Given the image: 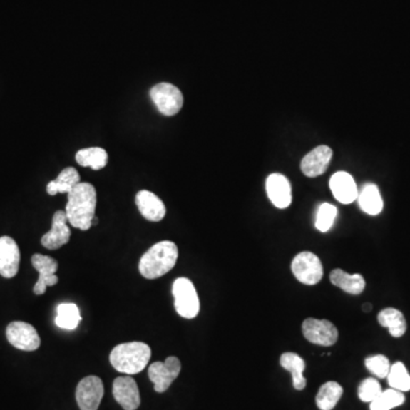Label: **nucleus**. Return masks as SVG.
<instances>
[{
  "mask_svg": "<svg viewBox=\"0 0 410 410\" xmlns=\"http://www.w3.org/2000/svg\"><path fill=\"white\" fill-rule=\"evenodd\" d=\"M97 193L91 183H81L68 194L66 213L68 224L80 230H91L96 211Z\"/></svg>",
  "mask_w": 410,
  "mask_h": 410,
  "instance_id": "1",
  "label": "nucleus"
},
{
  "mask_svg": "<svg viewBox=\"0 0 410 410\" xmlns=\"http://www.w3.org/2000/svg\"><path fill=\"white\" fill-rule=\"evenodd\" d=\"M178 259V247L173 242L163 241L152 246L139 261V272L146 280H156L173 269Z\"/></svg>",
  "mask_w": 410,
  "mask_h": 410,
  "instance_id": "2",
  "label": "nucleus"
},
{
  "mask_svg": "<svg viewBox=\"0 0 410 410\" xmlns=\"http://www.w3.org/2000/svg\"><path fill=\"white\" fill-rule=\"evenodd\" d=\"M150 356L152 351L146 343H122L111 351L110 362L116 371L135 375L144 371L150 362Z\"/></svg>",
  "mask_w": 410,
  "mask_h": 410,
  "instance_id": "3",
  "label": "nucleus"
},
{
  "mask_svg": "<svg viewBox=\"0 0 410 410\" xmlns=\"http://www.w3.org/2000/svg\"><path fill=\"white\" fill-rule=\"evenodd\" d=\"M175 312L186 319H193L200 312V299L195 286L188 278L180 277L173 285Z\"/></svg>",
  "mask_w": 410,
  "mask_h": 410,
  "instance_id": "4",
  "label": "nucleus"
},
{
  "mask_svg": "<svg viewBox=\"0 0 410 410\" xmlns=\"http://www.w3.org/2000/svg\"><path fill=\"white\" fill-rule=\"evenodd\" d=\"M150 96L160 113L165 116L178 114L184 105V96L179 88L169 82H161L154 86L150 89Z\"/></svg>",
  "mask_w": 410,
  "mask_h": 410,
  "instance_id": "5",
  "label": "nucleus"
},
{
  "mask_svg": "<svg viewBox=\"0 0 410 410\" xmlns=\"http://www.w3.org/2000/svg\"><path fill=\"white\" fill-rule=\"evenodd\" d=\"M291 269L295 278L304 285H316L323 278L322 261L312 252H301L295 255Z\"/></svg>",
  "mask_w": 410,
  "mask_h": 410,
  "instance_id": "6",
  "label": "nucleus"
},
{
  "mask_svg": "<svg viewBox=\"0 0 410 410\" xmlns=\"http://www.w3.org/2000/svg\"><path fill=\"white\" fill-rule=\"evenodd\" d=\"M181 371V362L177 357H168L165 362H153L148 367V377L158 394H163L173 384Z\"/></svg>",
  "mask_w": 410,
  "mask_h": 410,
  "instance_id": "7",
  "label": "nucleus"
},
{
  "mask_svg": "<svg viewBox=\"0 0 410 410\" xmlns=\"http://www.w3.org/2000/svg\"><path fill=\"white\" fill-rule=\"evenodd\" d=\"M302 333L309 342L323 347H332L339 339L337 328L326 319L307 318L302 324Z\"/></svg>",
  "mask_w": 410,
  "mask_h": 410,
  "instance_id": "8",
  "label": "nucleus"
},
{
  "mask_svg": "<svg viewBox=\"0 0 410 410\" xmlns=\"http://www.w3.org/2000/svg\"><path fill=\"white\" fill-rule=\"evenodd\" d=\"M104 396V385L99 377H85L80 381L76 391V399L80 410H97Z\"/></svg>",
  "mask_w": 410,
  "mask_h": 410,
  "instance_id": "9",
  "label": "nucleus"
},
{
  "mask_svg": "<svg viewBox=\"0 0 410 410\" xmlns=\"http://www.w3.org/2000/svg\"><path fill=\"white\" fill-rule=\"evenodd\" d=\"M6 337L14 348L23 351L37 350L41 343L36 328L24 322H13L9 324L6 329Z\"/></svg>",
  "mask_w": 410,
  "mask_h": 410,
  "instance_id": "10",
  "label": "nucleus"
},
{
  "mask_svg": "<svg viewBox=\"0 0 410 410\" xmlns=\"http://www.w3.org/2000/svg\"><path fill=\"white\" fill-rule=\"evenodd\" d=\"M32 266L39 272V278L34 285V292L36 295H43L48 286H54L58 283L56 272L58 262L53 257L43 255H32Z\"/></svg>",
  "mask_w": 410,
  "mask_h": 410,
  "instance_id": "11",
  "label": "nucleus"
},
{
  "mask_svg": "<svg viewBox=\"0 0 410 410\" xmlns=\"http://www.w3.org/2000/svg\"><path fill=\"white\" fill-rule=\"evenodd\" d=\"M113 396L125 410H136L140 406V394L136 381L130 376L114 379Z\"/></svg>",
  "mask_w": 410,
  "mask_h": 410,
  "instance_id": "12",
  "label": "nucleus"
},
{
  "mask_svg": "<svg viewBox=\"0 0 410 410\" xmlns=\"http://www.w3.org/2000/svg\"><path fill=\"white\" fill-rule=\"evenodd\" d=\"M68 217L66 211H57L53 217L51 230L41 238V244L46 249L57 250L68 243L71 237V230L68 226Z\"/></svg>",
  "mask_w": 410,
  "mask_h": 410,
  "instance_id": "13",
  "label": "nucleus"
},
{
  "mask_svg": "<svg viewBox=\"0 0 410 410\" xmlns=\"http://www.w3.org/2000/svg\"><path fill=\"white\" fill-rule=\"evenodd\" d=\"M20 249L9 236L0 237V275L5 278L16 276L20 268Z\"/></svg>",
  "mask_w": 410,
  "mask_h": 410,
  "instance_id": "14",
  "label": "nucleus"
},
{
  "mask_svg": "<svg viewBox=\"0 0 410 410\" xmlns=\"http://www.w3.org/2000/svg\"><path fill=\"white\" fill-rule=\"evenodd\" d=\"M269 200L278 209H286L292 203V187L289 179L280 173H272L266 181Z\"/></svg>",
  "mask_w": 410,
  "mask_h": 410,
  "instance_id": "15",
  "label": "nucleus"
},
{
  "mask_svg": "<svg viewBox=\"0 0 410 410\" xmlns=\"http://www.w3.org/2000/svg\"><path fill=\"white\" fill-rule=\"evenodd\" d=\"M332 155H333V150L331 148H328L326 145H320L303 158L301 161L302 173L310 178L323 175L329 165Z\"/></svg>",
  "mask_w": 410,
  "mask_h": 410,
  "instance_id": "16",
  "label": "nucleus"
},
{
  "mask_svg": "<svg viewBox=\"0 0 410 410\" xmlns=\"http://www.w3.org/2000/svg\"><path fill=\"white\" fill-rule=\"evenodd\" d=\"M329 187L334 198L342 204L352 203L356 201L359 194L354 177L345 171L334 173L329 180Z\"/></svg>",
  "mask_w": 410,
  "mask_h": 410,
  "instance_id": "17",
  "label": "nucleus"
},
{
  "mask_svg": "<svg viewBox=\"0 0 410 410\" xmlns=\"http://www.w3.org/2000/svg\"><path fill=\"white\" fill-rule=\"evenodd\" d=\"M139 212L146 220L159 222L165 217L167 209L159 196L150 190H143L136 195Z\"/></svg>",
  "mask_w": 410,
  "mask_h": 410,
  "instance_id": "18",
  "label": "nucleus"
},
{
  "mask_svg": "<svg viewBox=\"0 0 410 410\" xmlns=\"http://www.w3.org/2000/svg\"><path fill=\"white\" fill-rule=\"evenodd\" d=\"M329 280L334 286H337L349 294H362L366 287L365 278L362 277V275H350L342 269H334L329 275Z\"/></svg>",
  "mask_w": 410,
  "mask_h": 410,
  "instance_id": "19",
  "label": "nucleus"
},
{
  "mask_svg": "<svg viewBox=\"0 0 410 410\" xmlns=\"http://www.w3.org/2000/svg\"><path fill=\"white\" fill-rule=\"evenodd\" d=\"M280 366L291 373L295 390L302 391L306 389L307 379L303 376V371L306 369V362L299 354L294 352H285L282 354Z\"/></svg>",
  "mask_w": 410,
  "mask_h": 410,
  "instance_id": "20",
  "label": "nucleus"
},
{
  "mask_svg": "<svg viewBox=\"0 0 410 410\" xmlns=\"http://www.w3.org/2000/svg\"><path fill=\"white\" fill-rule=\"evenodd\" d=\"M360 209L369 215H377L382 212L383 198L379 187L375 184H366L358 194Z\"/></svg>",
  "mask_w": 410,
  "mask_h": 410,
  "instance_id": "21",
  "label": "nucleus"
},
{
  "mask_svg": "<svg viewBox=\"0 0 410 410\" xmlns=\"http://www.w3.org/2000/svg\"><path fill=\"white\" fill-rule=\"evenodd\" d=\"M377 320L379 325L388 328L389 333L396 339L404 337L407 331L405 316L398 309H383L382 312H379Z\"/></svg>",
  "mask_w": 410,
  "mask_h": 410,
  "instance_id": "22",
  "label": "nucleus"
},
{
  "mask_svg": "<svg viewBox=\"0 0 410 410\" xmlns=\"http://www.w3.org/2000/svg\"><path fill=\"white\" fill-rule=\"evenodd\" d=\"M76 161L81 167L91 168L98 171L106 167L108 161V154L102 148H88L78 150L76 154Z\"/></svg>",
  "mask_w": 410,
  "mask_h": 410,
  "instance_id": "23",
  "label": "nucleus"
},
{
  "mask_svg": "<svg viewBox=\"0 0 410 410\" xmlns=\"http://www.w3.org/2000/svg\"><path fill=\"white\" fill-rule=\"evenodd\" d=\"M80 183V175L77 169L70 167L61 171L60 175L55 180H51L47 185V193L49 195H56L57 193H68L71 192L72 188L77 186Z\"/></svg>",
  "mask_w": 410,
  "mask_h": 410,
  "instance_id": "24",
  "label": "nucleus"
},
{
  "mask_svg": "<svg viewBox=\"0 0 410 410\" xmlns=\"http://www.w3.org/2000/svg\"><path fill=\"white\" fill-rule=\"evenodd\" d=\"M342 394L343 389L339 383H325L318 391L316 405L320 410H332L337 405Z\"/></svg>",
  "mask_w": 410,
  "mask_h": 410,
  "instance_id": "25",
  "label": "nucleus"
},
{
  "mask_svg": "<svg viewBox=\"0 0 410 410\" xmlns=\"http://www.w3.org/2000/svg\"><path fill=\"white\" fill-rule=\"evenodd\" d=\"M81 322L79 308L74 303H62L57 307L55 324L63 329H76Z\"/></svg>",
  "mask_w": 410,
  "mask_h": 410,
  "instance_id": "26",
  "label": "nucleus"
},
{
  "mask_svg": "<svg viewBox=\"0 0 410 410\" xmlns=\"http://www.w3.org/2000/svg\"><path fill=\"white\" fill-rule=\"evenodd\" d=\"M406 398L404 392L389 389L382 391L376 399L371 402V410H391L404 405Z\"/></svg>",
  "mask_w": 410,
  "mask_h": 410,
  "instance_id": "27",
  "label": "nucleus"
},
{
  "mask_svg": "<svg viewBox=\"0 0 410 410\" xmlns=\"http://www.w3.org/2000/svg\"><path fill=\"white\" fill-rule=\"evenodd\" d=\"M386 379H388L391 389L400 391V392L410 391V374L408 373L407 368L402 362H396L394 365H391Z\"/></svg>",
  "mask_w": 410,
  "mask_h": 410,
  "instance_id": "28",
  "label": "nucleus"
},
{
  "mask_svg": "<svg viewBox=\"0 0 410 410\" xmlns=\"http://www.w3.org/2000/svg\"><path fill=\"white\" fill-rule=\"evenodd\" d=\"M337 215V209L334 207L333 204H322L319 209H318L317 218H316V228L322 232H328L333 226Z\"/></svg>",
  "mask_w": 410,
  "mask_h": 410,
  "instance_id": "29",
  "label": "nucleus"
},
{
  "mask_svg": "<svg viewBox=\"0 0 410 410\" xmlns=\"http://www.w3.org/2000/svg\"><path fill=\"white\" fill-rule=\"evenodd\" d=\"M365 366L368 371L379 379L388 377L391 368L390 360L383 354L368 357L365 360Z\"/></svg>",
  "mask_w": 410,
  "mask_h": 410,
  "instance_id": "30",
  "label": "nucleus"
},
{
  "mask_svg": "<svg viewBox=\"0 0 410 410\" xmlns=\"http://www.w3.org/2000/svg\"><path fill=\"white\" fill-rule=\"evenodd\" d=\"M382 386L377 379L369 377L362 381L358 389V396L362 402H369L376 399L377 396L382 392Z\"/></svg>",
  "mask_w": 410,
  "mask_h": 410,
  "instance_id": "31",
  "label": "nucleus"
},
{
  "mask_svg": "<svg viewBox=\"0 0 410 410\" xmlns=\"http://www.w3.org/2000/svg\"><path fill=\"white\" fill-rule=\"evenodd\" d=\"M362 309H364V312H369L371 310V303H366L362 306Z\"/></svg>",
  "mask_w": 410,
  "mask_h": 410,
  "instance_id": "32",
  "label": "nucleus"
}]
</instances>
